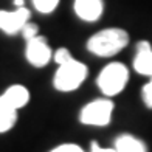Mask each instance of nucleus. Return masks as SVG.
<instances>
[{
  "label": "nucleus",
  "instance_id": "1",
  "mask_svg": "<svg viewBox=\"0 0 152 152\" xmlns=\"http://www.w3.org/2000/svg\"><path fill=\"white\" fill-rule=\"evenodd\" d=\"M129 44V34L123 28L101 30L87 40V50L99 58H110Z\"/></svg>",
  "mask_w": 152,
  "mask_h": 152
},
{
  "label": "nucleus",
  "instance_id": "2",
  "mask_svg": "<svg viewBox=\"0 0 152 152\" xmlns=\"http://www.w3.org/2000/svg\"><path fill=\"white\" fill-rule=\"evenodd\" d=\"M87 78V67L82 62L72 58L70 61L61 64L53 79V86L59 92L76 90Z\"/></svg>",
  "mask_w": 152,
  "mask_h": 152
},
{
  "label": "nucleus",
  "instance_id": "3",
  "mask_svg": "<svg viewBox=\"0 0 152 152\" xmlns=\"http://www.w3.org/2000/svg\"><path fill=\"white\" fill-rule=\"evenodd\" d=\"M127 81H129L127 67L124 64H120V62H112L101 70L96 84L106 96H115L124 90Z\"/></svg>",
  "mask_w": 152,
  "mask_h": 152
},
{
  "label": "nucleus",
  "instance_id": "4",
  "mask_svg": "<svg viewBox=\"0 0 152 152\" xmlns=\"http://www.w3.org/2000/svg\"><path fill=\"white\" fill-rule=\"evenodd\" d=\"M113 102L110 99H95L81 110L79 121L86 126L102 127L107 126L112 120Z\"/></svg>",
  "mask_w": 152,
  "mask_h": 152
},
{
  "label": "nucleus",
  "instance_id": "5",
  "mask_svg": "<svg viewBox=\"0 0 152 152\" xmlns=\"http://www.w3.org/2000/svg\"><path fill=\"white\" fill-rule=\"evenodd\" d=\"M25 56H26V61L33 67L40 68L50 62V59L53 58V51H51L50 45H48L47 39L44 36H39L37 34V36L26 40Z\"/></svg>",
  "mask_w": 152,
  "mask_h": 152
},
{
  "label": "nucleus",
  "instance_id": "6",
  "mask_svg": "<svg viewBox=\"0 0 152 152\" xmlns=\"http://www.w3.org/2000/svg\"><path fill=\"white\" fill-rule=\"evenodd\" d=\"M31 12L25 6H19L14 11H6L0 10V31H3L5 34H17L19 31H22L26 22H30Z\"/></svg>",
  "mask_w": 152,
  "mask_h": 152
},
{
  "label": "nucleus",
  "instance_id": "7",
  "mask_svg": "<svg viewBox=\"0 0 152 152\" xmlns=\"http://www.w3.org/2000/svg\"><path fill=\"white\" fill-rule=\"evenodd\" d=\"M102 11H104L102 0H75V12L81 20L96 22L101 17Z\"/></svg>",
  "mask_w": 152,
  "mask_h": 152
},
{
  "label": "nucleus",
  "instance_id": "8",
  "mask_svg": "<svg viewBox=\"0 0 152 152\" xmlns=\"http://www.w3.org/2000/svg\"><path fill=\"white\" fill-rule=\"evenodd\" d=\"M134 68L137 73L152 78V47L148 40H141L137 45V54L134 59Z\"/></svg>",
  "mask_w": 152,
  "mask_h": 152
},
{
  "label": "nucleus",
  "instance_id": "9",
  "mask_svg": "<svg viewBox=\"0 0 152 152\" xmlns=\"http://www.w3.org/2000/svg\"><path fill=\"white\" fill-rule=\"evenodd\" d=\"M0 96L5 99L6 104L11 106L14 110H19V109L25 107L26 104H28V101H30V92H28V88L23 87V86H20V84L8 87Z\"/></svg>",
  "mask_w": 152,
  "mask_h": 152
},
{
  "label": "nucleus",
  "instance_id": "10",
  "mask_svg": "<svg viewBox=\"0 0 152 152\" xmlns=\"http://www.w3.org/2000/svg\"><path fill=\"white\" fill-rule=\"evenodd\" d=\"M116 152H146V146L141 140L132 135H121L115 141Z\"/></svg>",
  "mask_w": 152,
  "mask_h": 152
},
{
  "label": "nucleus",
  "instance_id": "11",
  "mask_svg": "<svg viewBox=\"0 0 152 152\" xmlns=\"http://www.w3.org/2000/svg\"><path fill=\"white\" fill-rule=\"evenodd\" d=\"M17 121V110L5 102V99L0 96V134L8 132Z\"/></svg>",
  "mask_w": 152,
  "mask_h": 152
},
{
  "label": "nucleus",
  "instance_id": "12",
  "mask_svg": "<svg viewBox=\"0 0 152 152\" xmlns=\"http://www.w3.org/2000/svg\"><path fill=\"white\" fill-rule=\"evenodd\" d=\"M33 5L39 12L42 14H50L58 8L59 0H33Z\"/></svg>",
  "mask_w": 152,
  "mask_h": 152
},
{
  "label": "nucleus",
  "instance_id": "13",
  "mask_svg": "<svg viewBox=\"0 0 152 152\" xmlns=\"http://www.w3.org/2000/svg\"><path fill=\"white\" fill-rule=\"evenodd\" d=\"M72 58H73L72 53L68 51L67 48H58V50L53 53V59H54V62H56L58 65L64 64V62H67V61H70Z\"/></svg>",
  "mask_w": 152,
  "mask_h": 152
},
{
  "label": "nucleus",
  "instance_id": "14",
  "mask_svg": "<svg viewBox=\"0 0 152 152\" xmlns=\"http://www.w3.org/2000/svg\"><path fill=\"white\" fill-rule=\"evenodd\" d=\"M20 33H22V36L25 37V40H28V39L34 37V36H37V34H39V28H37V25H36V23L26 22Z\"/></svg>",
  "mask_w": 152,
  "mask_h": 152
},
{
  "label": "nucleus",
  "instance_id": "15",
  "mask_svg": "<svg viewBox=\"0 0 152 152\" xmlns=\"http://www.w3.org/2000/svg\"><path fill=\"white\" fill-rule=\"evenodd\" d=\"M141 95H143V99H144V102H146V106L152 109V78H151V81L148 82V84L143 87Z\"/></svg>",
  "mask_w": 152,
  "mask_h": 152
},
{
  "label": "nucleus",
  "instance_id": "16",
  "mask_svg": "<svg viewBox=\"0 0 152 152\" xmlns=\"http://www.w3.org/2000/svg\"><path fill=\"white\" fill-rule=\"evenodd\" d=\"M50 152H86V151L81 149L79 146H76V144H61V146L54 148Z\"/></svg>",
  "mask_w": 152,
  "mask_h": 152
},
{
  "label": "nucleus",
  "instance_id": "17",
  "mask_svg": "<svg viewBox=\"0 0 152 152\" xmlns=\"http://www.w3.org/2000/svg\"><path fill=\"white\" fill-rule=\"evenodd\" d=\"M90 152H116L115 149H106V148H101L98 143H92V146H90Z\"/></svg>",
  "mask_w": 152,
  "mask_h": 152
},
{
  "label": "nucleus",
  "instance_id": "18",
  "mask_svg": "<svg viewBox=\"0 0 152 152\" xmlns=\"http://www.w3.org/2000/svg\"><path fill=\"white\" fill-rule=\"evenodd\" d=\"M14 5H16V8H19V6H23V0H14Z\"/></svg>",
  "mask_w": 152,
  "mask_h": 152
}]
</instances>
